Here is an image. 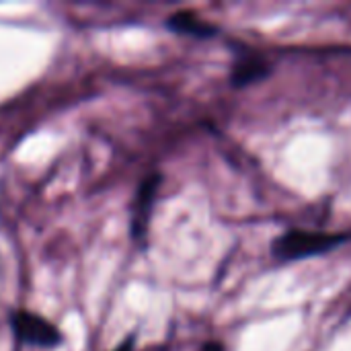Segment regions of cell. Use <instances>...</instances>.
<instances>
[{
    "instance_id": "6da1fadb",
    "label": "cell",
    "mask_w": 351,
    "mask_h": 351,
    "mask_svg": "<svg viewBox=\"0 0 351 351\" xmlns=\"http://www.w3.org/2000/svg\"><path fill=\"white\" fill-rule=\"evenodd\" d=\"M341 241H343V237H335V234L292 230V232L284 234L274 245V253H276V257H280L284 261H294V259L327 253V251L335 249Z\"/></svg>"
},
{
    "instance_id": "7a4b0ae2",
    "label": "cell",
    "mask_w": 351,
    "mask_h": 351,
    "mask_svg": "<svg viewBox=\"0 0 351 351\" xmlns=\"http://www.w3.org/2000/svg\"><path fill=\"white\" fill-rule=\"evenodd\" d=\"M12 329L21 341L33 343L39 348H56L62 341L60 331L49 321L27 311H19L12 315Z\"/></svg>"
},
{
    "instance_id": "3957f363",
    "label": "cell",
    "mask_w": 351,
    "mask_h": 351,
    "mask_svg": "<svg viewBox=\"0 0 351 351\" xmlns=\"http://www.w3.org/2000/svg\"><path fill=\"white\" fill-rule=\"evenodd\" d=\"M158 183H160V177L158 175H150L140 185V191H138V197H136V206H134V218H132V232H134L136 239H142L146 234Z\"/></svg>"
},
{
    "instance_id": "277c9868",
    "label": "cell",
    "mask_w": 351,
    "mask_h": 351,
    "mask_svg": "<svg viewBox=\"0 0 351 351\" xmlns=\"http://www.w3.org/2000/svg\"><path fill=\"white\" fill-rule=\"evenodd\" d=\"M267 72H269V66H267L263 60L251 58V60H247V62L237 64V68H234V72H232V84H234V86L251 84V82L263 78Z\"/></svg>"
},
{
    "instance_id": "5b68a950",
    "label": "cell",
    "mask_w": 351,
    "mask_h": 351,
    "mask_svg": "<svg viewBox=\"0 0 351 351\" xmlns=\"http://www.w3.org/2000/svg\"><path fill=\"white\" fill-rule=\"evenodd\" d=\"M169 25L175 29V31H181V33H189V35H199V37H208V35H214V29L208 27L206 23L197 21L195 14L191 12H177L171 16Z\"/></svg>"
},
{
    "instance_id": "8992f818",
    "label": "cell",
    "mask_w": 351,
    "mask_h": 351,
    "mask_svg": "<svg viewBox=\"0 0 351 351\" xmlns=\"http://www.w3.org/2000/svg\"><path fill=\"white\" fill-rule=\"evenodd\" d=\"M115 351H134V337H130V339H125L119 348Z\"/></svg>"
},
{
    "instance_id": "52a82bcc",
    "label": "cell",
    "mask_w": 351,
    "mask_h": 351,
    "mask_svg": "<svg viewBox=\"0 0 351 351\" xmlns=\"http://www.w3.org/2000/svg\"><path fill=\"white\" fill-rule=\"evenodd\" d=\"M204 351H224V348H222L220 343H214V341H212V343H208V346L204 348Z\"/></svg>"
},
{
    "instance_id": "ba28073f",
    "label": "cell",
    "mask_w": 351,
    "mask_h": 351,
    "mask_svg": "<svg viewBox=\"0 0 351 351\" xmlns=\"http://www.w3.org/2000/svg\"><path fill=\"white\" fill-rule=\"evenodd\" d=\"M146 351H169L165 346H156V348H150V350H146Z\"/></svg>"
}]
</instances>
